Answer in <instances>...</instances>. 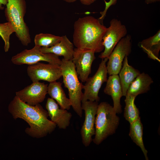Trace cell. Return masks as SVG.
Returning <instances> with one entry per match:
<instances>
[{
  "instance_id": "cell-1",
  "label": "cell",
  "mask_w": 160,
  "mask_h": 160,
  "mask_svg": "<svg viewBox=\"0 0 160 160\" xmlns=\"http://www.w3.org/2000/svg\"><path fill=\"white\" fill-rule=\"evenodd\" d=\"M8 109L14 119H21L28 124L30 127L27 128L25 131L33 137H45L56 128V124L48 119L47 111L39 104L29 105L15 96L9 104Z\"/></svg>"
},
{
  "instance_id": "cell-2",
  "label": "cell",
  "mask_w": 160,
  "mask_h": 160,
  "mask_svg": "<svg viewBox=\"0 0 160 160\" xmlns=\"http://www.w3.org/2000/svg\"><path fill=\"white\" fill-rule=\"evenodd\" d=\"M107 28L98 19L93 16L79 18L74 24L73 44L78 49L101 52L104 49L103 39Z\"/></svg>"
},
{
  "instance_id": "cell-3",
  "label": "cell",
  "mask_w": 160,
  "mask_h": 160,
  "mask_svg": "<svg viewBox=\"0 0 160 160\" xmlns=\"http://www.w3.org/2000/svg\"><path fill=\"white\" fill-rule=\"evenodd\" d=\"M113 106L103 102L98 104L95 117L93 143L99 145L108 136L115 133L119 125L120 118Z\"/></svg>"
},
{
  "instance_id": "cell-4",
  "label": "cell",
  "mask_w": 160,
  "mask_h": 160,
  "mask_svg": "<svg viewBox=\"0 0 160 160\" xmlns=\"http://www.w3.org/2000/svg\"><path fill=\"white\" fill-rule=\"evenodd\" d=\"M60 65L63 82L68 92L71 106L80 117L82 115L81 101L83 85L79 80L75 66L72 60H61Z\"/></svg>"
},
{
  "instance_id": "cell-5",
  "label": "cell",
  "mask_w": 160,
  "mask_h": 160,
  "mask_svg": "<svg viewBox=\"0 0 160 160\" xmlns=\"http://www.w3.org/2000/svg\"><path fill=\"white\" fill-rule=\"evenodd\" d=\"M6 15L15 34L24 46L31 43L29 30L24 20L26 7L24 0H7Z\"/></svg>"
},
{
  "instance_id": "cell-6",
  "label": "cell",
  "mask_w": 160,
  "mask_h": 160,
  "mask_svg": "<svg viewBox=\"0 0 160 160\" xmlns=\"http://www.w3.org/2000/svg\"><path fill=\"white\" fill-rule=\"evenodd\" d=\"M108 57L102 59L95 74L89 77L83 86L84 90L82 101L89 100L98 102L100 98L98 96L99 90L103 84L107 80V70L106 63Z\"/></svg>"
},
{
  "instance_id": "cell-7",
  "label": "cell",
  "mask_w": 160,
  "mask_h": 160,
  "mask_svg": "<svg viewBox=\"0 0 160 160\" xmlns=\"http://www.w3.org/2000/svg\"><path fill=\"white\" fill-rule=\"evenodd\" d=\"M131 48V36L127 35L117 43L108 57L106 66L109 76L119 74L124 59L130 54Z\"/></svg>"
},
{
  "instance_id": "cell-8",
  "label": "cell",
  "mask_w": 160,
  "mask_h": 160,
  "mask_svg": "<svg viewBox=\"0 0 160 160\" xmlns=\"http://www.w3.org/2000/svg\"><path fill=\"white\" fill-rule=\"evenodd\" d=\"M110 24L103 39L104 51L99 56L102 59L108 57L117 43L127 34L126 26L120 20L113 18Z\"/></svg>"
},
{
  "instance_id": "cell-9",
  "label": "cell",
  "mask_w": 160,
  "mask_h": 160,
  "mask_svg": "<svg viewBox=\"0 0 160 160\" xmlns=\"http://www.w3.org/2000/svg\"><path fill=\"white\" fill-rule=\"evenodd\" d=\"M41 47L35 46L30 49H25L13 56L12 63L16 65L35 64L41 61L60 65L61 60L59 56L52 53H44L40 50Z\"/></svg>"
},
{
  "instance_id": "cell-10",
  "label": "cell",
  "mask_w": 160,
  "mask_h": 160,
  "mask_svg": "<svg viewBox=\"0 0 160 160\" xmlns=\"http://www.w3.org/2000/svg\"><path fill=\"white\" fill-rule=\"evenodd\" d=\"M27 73L33 82L43 80L50 83L62 77L60 65L50 63L38 62L30 65L27 67Z\"/></svg>"
},
{
  "instance_id": "cell-11",
  "label": "cell",
  "mask_w": 160,
  "mask_h": 160,
  "mask_svg": "<svg viewBox=\"0 0 160 160\" xmlns=\"http://www.w3.org/2000/svg\"><path fill=\"white\" fill-rule=\"evenodd\" d=\"M98 102L87 100L81 102L85 118L80 130L82 142L85 147L89 145L95 135V123Z\"/></svg>"
},
{
  "instance_id": "cell-12",
  "label": "cell",
  "mask_w": 160,
  "mask_h": 160,
  "mask_svg": "<svg viewBox=\"0 0 160 160\" xmlns=\"http://www.w3.org/2000/svg\"><path fill=\"white\" fill-rule=\"evenodd\" d=\"M95 53L92 49L74 48L72 61L82 82H86L91 73L92 65L95 59Z\"/></svg>"
},
{
  "instance_id": "cell-13",
  "label": "cell",
  "mask_w": 160,
  "mask_h": 160,
  "mask_svg": "<svg viewBox=\"0 0 160 160\" xmlns=\"http://www.w3.org/2000/svg\"><path fill=\"white\" fill-rule=\"evenodd\" d=\"M48 84L39 81L33 82L17 92L16 95L22 101L31 105L42 102L47 94Z\"/></svg>"
},
{
  "instance_id": "cell-14",
  "label": "cell",
  "mask_w": 160,
  "mask_h": 160,
  "mask_svg": "<svg viewBox=\"0 0 160 160\" xmlns=\"http://www.w3.org/2000/svg\"><path fill=\"white\" fill-rule=\"evenodd\" d=\"M45 106L51 120L59 129H65L69 126L72 115L68 110L60 108L52 98H47Z\"/></svg>"
},
{
  "instance_id": "cell-15",
  "label": "cell",
  "mask_w": 160,
  "mask_h": 160,
  "mask_svg": "<svg viewBox=\"0 0 160 160\" xmlns=\"http://www.w3.org/2000/svg\"><path fill=\"white\" fill-rule=\"evenodd\" d=\"M104 89V93L111 96L113 100V108L116 113L122 112L120 100L123 96L121 86L118 75H110Z\"/></svg>"
},
{
  "instance_id": "cell-16",
  "label": "cell",
  "mask_w": 160,
  "mask_h": 160,
  "mask_svg": "<svg viewBox=\"0 0 160 160\" xmlns=\"http://www.w3.org/2000/svg\"><path fill=\"white\" fill-rule=\"evenodd\" d=\"M74 44L68 38L66 35L62 36L61 41L50 47H40V50L44 53H52L58 56L63 57L67 60H72L74 48Z\"/></svg>"
},
{
  "instance_id": "cell-17",
  "label": "cell",
  "mask_w": 160,
  "mask_h": 160,
  "mask_svg": "<svg viewBox=\"0 0 160 160\" xmlns=\"http://www.w3.org/2000/svg\"><path fill=\"white\" fill-rule=\"evenodd\" d=\"M123 63L118 76L122 87L123 96H125L130 85L140 73L138 70L129 64L127 57L124 58Z\"/></svg>"
},
{
  "instance_id": "cell-18",
  "label": "cell",
  "mask_w": 160,
  "mask_h": 160,
  "mask_svg": "<svg viewBox=\"0 0 160 160\" xmlns=\"http://www.w3.org/2000/svg\"><path fill=\"white\" fill-rule=\"evenodd\" d=\"M153 81L148 74L140 73L130 85L127 92L128 94L136 97L138 95L147 92Z\"/></svg>"
},
{
  "instance_id": "cell-19",
  "label": "cell",
  "mask_w": 160,
  "mask_h": 160,
  "mask_svg": "<svg viewBox=\"0 0 160 160\" xmlns=\"http://www.w3.org/2000/svg\"><path fill=\"white\" fill-rule=\"evenodd\" d=\"M139 46L150 59L160 62L159 58L160 50V30L154 35L140 42Z\"/></svg>"
},
{
  "instance_id": "cell-20",
  "label": "cell",
  "mask_w": 160,
  "mask_h": 160,
  "mask_svg": "<svg viewBox=\"0 0 160 160\" xmlns=\"http://www.w3.org/2000/svg\"><path fill=\"white\" fill-rule=\"evenodd\" d=\"M47 94L56 101L61 108L67 110L70 108L71 101L67 97L60 82L56 81L49 83L48 85Z\"/></svg>"
},
{
  "instance_id": "cell-21",
  "label": "cell",
  "mask_w": 160,
  "mask_h": 160,
  "mask_svg": "<svg viewBox=\"0 0 160 160\" xmlns=\"http://www.w3.org/2000/svg\"><path fill=\"white\" fill-rule=\"evenodd\" d=\"M143 127L140 117L130 124L129 135L132 141L140 148L146 160H148V151L144 145L143 140Z\"/></svg>"
},
{
  "instance_id": "cell-22",
  "label": "cell",
  "mask_w": 160,
  "mask_h": 160,
  "mask_svg": "<svg viewBox=\"0 0 160 160\" xmlns=\"http://www.w3.org/2000/svg\"><path fill=\"white\" fill-rule=\"evenodd\" d=\"M124 100L125 106L124 116L130 124L140 118L139 111L135 103L136 97L127 94Z\"/></svg>"
},
{
  "instance_id": "cell-23",
  "label": "cell",
  "mask_w": 160,
  "mask_h": 160,
  "mask_svg": "<svg viewBox=\"0 0 160 160\" xmlns=\"http://www.w3.org/2000/svg\"><path fill=\"white\" fill-rule=\"evenodd\" d=\"M61 39L62 36L49 33H39L35 37V46L41 47H51L59 42Z\"/></svg>"
},
{
  "instance_id": "cell-24",
  "label": "cell",
  "mask_w": 160,
  "mask_h": 160,
  "mask_svg": "<svg viewBox=\"0 0 160 160\" xmlns=\"http://www.w3.org/2000/svg\"><path fill=\"white\" fill-rule=\"evenodd\" d=\"M14 31L12 26L9 22L0 23V36L3 39L4 43V50L7 52L10 47V37Z\"/></svg>"
},
{
  "instance_id": "cell-25",
  "label": "cell",
  "mask_w": 160,
  "mask_h": 160,
  "mask_svg": "<svg viewBox=\"0 0 160 160\" xmlns=\"http://www.w3.org/2000/svg\"><path fill=\"white\" fill-rule=\"evenodd\" d=\"M69 3H71L76 1V0H63ZM82 4L86 5H89L94 3L96 0H79Z\"/></svg>"
},
{
  "instance_id": "cell-26",
  "label": "cell",
  "mask_w": 160,
  "mask_h": 160,
  "mask_svg": "<svg viewBox=\"0 0 160 160\" xmlns=\"http://www.w3.org/2000/svg\"><path fill=\"white\" fill-rule=\"evenodd\" d=\"M160 1V0H145V2L147 4L159 2Z\"/></svg>"
},
{
  "instance_id": "cell-27",
  "label": "cell",
  "mask_w": 160,
  "mask_h": 160,
  "mask_svg": "<svg viewBox=\"0 0 160 160\" xmlns=\"http://www.w3.org/2000/svg\"><path fill=\"white\" fill-rule=\"evenodd\" d=\"M7 2V0H0V5H6Z\"/></svg>"
},
{
  "instance_id": "cell-28",
  "label": "cell",
  "mask_w": 160,
  "mask_h": 160,
  "mask_svg": "<svg viewBox=\"0 0 160 160\" xmlns=\"http://www.w3.org/2000/svg\"></svg>"
},
{
  "instance_id": "cell-29",
  "label": "cell",
  "mask_w": 160,
  "mask_h": 160,
  "mask_svg": "<svg viewBox=\"0 0 160 160\" xmlns=\"http://www.w3.org/2000/svg\"><path fill=\"white\" fill-rule=\"evenodd\" d=\"M104 0V1H105V0Z\"/></svg>"
}]
</instances>
